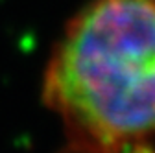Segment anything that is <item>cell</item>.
I'll return each instance as SVG.
<instances>
[{
    "instance_id": "6da1fadb",
    "label": "cell",
    "mask_w": 155,
    "mask_h": 153,
    "mask_svg": "<svg viewBox=\"0 0 155 153\" xmlns=\"http://www.w3.org/2000/svg\"><path fill=\"white\" fill-rule=\"evenodd\" d=\"M45 102L91 153H146L155 137V0H91L45 74Z\"/></svg>"
}]
</instances>
